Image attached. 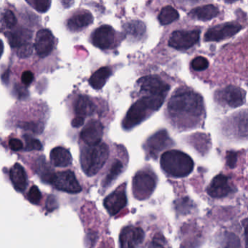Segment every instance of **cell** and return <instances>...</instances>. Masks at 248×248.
Instances as JSON below:
<instances>
[{"label": "cell", "mask_w": 248, "mask_h": 248, "mask_svg": "<svg viewBox=\"0 0 248 248\" xmlns=\"http://www.w3.org/2000/svg\"><path fill=\"white\" fill-rule=\"evenodd\" d=\"M50 160L55 167H65L72 163V156L66 149L58 147L51 151Z\"/></svg>", "instance_id": "obj_19"}, {"label": "cell", "mask_w": 248, "mask_h": 248, "mask_svg": "<svg viewBox=\"0 0 248 248\" xmlns=\"http://www.w3.org/2000/svg\"><path fill=\"white\" fill-rule=\"evenodd\" d=\"M227 164L230 168H234L237 165V154L234 151H228L227 153Z\"/></svg>", "instance_id": "obj_35"}, {"label": "cell", "mask_w": 248, "mask_h": 248, "mask_svg": "<svg viewBox=\"0 0 248 248\" xmlns=\"http://www.w3.org/2000/svg\"><path fill=\"white\" fill-rule=\"evenodd\" d=\"M93 16L89 11H80L76 13L74 16H71L67 22V26L70 30H81L87 27L89 25L92 24L93 22Z\"/></svg>", "instance_id": "obj_18"}, {"label": "cell", "mask_w": 248, "mask_h": 248, "mask_svg": "<svg viewBox=\"0 0 248 248\" xmlns=\"http://www.w3.org/2000/svg\"><path fill=\"white\" fill-rule=\"evenodd\" d=\"M200 39V31H175L170 35L169 46L179 50L189 49Z\"/></svg>", "instance_id": "obj_7"}, {"label": "cell", "mask_w": 248, "mask_h": 248, "mask_svg": "<svg viewBox=\"0 0 248 248\" xmlns=\"http://www.w3.org/2000/svg\"><path fill=\"white\" fill-rule=\"evenodd\" d=\"M237 133L242 137H248V114L238 116L236 119Z\"/></svg>", "instance_id": "obj_26"}, {"label": "cell", "mask_w": 248, "mask_h": 248, "mask_svg": "<svg viewBox=\"0 0 248 248\" xmlns=\"http://www.w3.org/2000/svg\"><path fill=\"white\" fill-rule=\"evenodd\" d=\"M231 190L228 177L224 175H218L213 179L207 192L212 198H221L229 195Z\"/></svg>", "instance_id": "obj_16"}, {"label": "cell", "mask_w": 248, "mask_h": 248, "mask_svg": "<svg viewBox=\"0 0 248 248\" xmlns=\"http://www.w3.org/2000/svg\"><path fill=\"white\" fill-rule=\"evenodd\" d=\"M103 135V125L97 120L90 121L81 132V138L87 146L100 144Z\"/></svg>", "instance_id": "obj_14"}, {"label": "cell", "mask_w": 248, "mask_h": 248, "mask_svg": "<svg viewBox=\"0 0 248 248\" xmlns=\"http://www.w3.org/2000/svg\"><path fill=\"white\" fill-rule=\"evenodd\" d=\"M218 13L219 10L215 5L208 4L193 9L189 13V16L197 20L207 21L217 17Z\"/></svg>", "instance_id": "obj_21"}, {"label": "cell", "mask_w": 248, "mask_h": 248, "mask_svg": "<svg viewBox=\"0 0 248 248\" xmlns=\"http://www.w3.org/2000/svg\"><path fill=\"white\" fill-rule=\"evenodd\" d=\"M9 147L13 151H17L23 148V142L17 138H11L9 141Z\"/></svg>", "instance_id": "obj_37"}, {"label": "cell", "mask_w": 248, "mask_h": 248, "mask_svg": "<svg viewBox=\"0 0 248 248\" xmlns=\"http://www.w3.org/2000/svg\"><path fill=\"white\" fill-rule=\"evenodd\" d=\"M144 238V233L141 228L126 227L120 234V245L122 248H135L141 244Z\"/></svg>", "instance_id": "obj_15"}, {"label": "cell", "mask_w": 248, "mask_h": 248, "mask_svg": "<svg viewBox=\"0 0 248 248\" xmlns=\"http://www.w3.org/2000/svg\"><path fill=\"white\" fill-rule=\"evenodd\" d=\"M142 92L147 93L148 96H160L166 98L170 86L155 76H147L138 81Z\"/></svg>", "instance_id": "obj_8"}, {"label": "cell", "mask_w": 248, "mask_h": 248, "mask_svg": "<svg viewBox=\"0 0 248 248\" xmlns=\"http://www.w3.org/2000/svg\"><path fill=\"white\" fill-rule=\"evenodd\" d=\"M124 166L122 162L119 160H116L112 165L110 170H109L108 174L106 176L105 180L103 182V186L104 188L108 187L116 179L118 176L122 173L123 170Z\"/></svg>", "instance_id": "obj_25"}, {"label": "cell", "mask_w": 248, "mask_h": 248, "mask_svg": "<svg viewBox=\"0 0 248 248\" xmlns=\"http://www.w3.org/2000/svg\"><path fill=\"white\" fill-rule=\"evenodd\" d=\"M177 10L171 6H166L162 9L158 16V20L161 25H168L179 18Z\"/></svg>", "instance_id": "obj_24"}, {"label": "cell", "mask_w": 248, "mask_h": 248, "mask_svg": "<svg viewBox=\"0 0 248 248\" xmlns=\"http://www.w3.org/2000/svg\"><path fill=\"white\" fill-rule=\"evenodd\" d=\"M125 186V184L122 185L105 199V208L110 215H116L126 205Z\"/></svg>", "instance_id": "obj_13"}, {"label": "cell", "mask_w": 248, "mask_h": 248, "mask_svg": "<svg viewBox=\"0 0 248 248\" xmlns=\"http://www.w3.org/2000/svg\"><path fill=\"white\" fill-rule=\"evenodd\" d=\"M109 156V148L106 144L87 146L81 153V168L87 176L98 173L106 164Z\"/></svg>", "instance_id": "obj_4"}, {"label": "cell", "mask_w": 248, "mask_h": 248, "mask_svg": "<svg viewBox=\"0 0 248 248\" xmlns=\"http://www.w3.org/2000/svg\"><path fill=\"white\" fill-rule=\"evenodd\" d=\"M208 61L206 58L202 56H198L194 58L191 63L192 68L195 71H203L208 67Z\"/></svg>", "instance_id": "obj_28"}, {"label": "cell", "mask_w": 248, "mask_h": 248, "mask_svg": "<svg viewBox=\"0 0 248 248\" xmlns=\"http://www.w3.org/2000/svg\"><path fill=\"white\" fill-rule=\"evenodd\" d=\"M10 180L15 189L18 192H23L27 186V175L24 168L19 163H16L10 170Z\"/></svg>", "instance_id": "obj_20"}, {"label": "cell", "mask_w": 248, "mask_h": 248, "mask_svg": "<svg viewBox=\"0 0 248 248\" xmlns=\"http://www.w3.org/2000/svg\"><path fill=\"white\" fill-rule=\"evenodd\" d=\"M242 26L238 23H228L214 26L208 29L205 34L207 42H218L234 36L241 30Z\"/></svg>", "instance_id": "obj_9"}, {"label": "cell", "mask_w": 248, "mask_h": 248, "mask_svg": "<svg viewBox=\"0 0 248 248\" xmlns=\"http://www.w3.org/2000/svg\"><path fill=\"white\" fill-rule=\"evenodd\" d=\"M84 123V118L80 117V116H77L73 119L71 122V125L74 128H79V127L82 126Z\"/></svg>", "instance_id": "obj_39"}, {"label": "cell", "mask_w": 248, "mask_h": 248, "mask_svg": "<svg viewBox=\"0 0 248 248\" xmlns=\"http://www.w3.org/2000/svg\"><path fill=\"white\" fill-rule=\"evenodd\" d=\"M220 95L221 99L232 108L239 107L245 102L244 92L235 86H228L221 92Z\"/></svg>", "instance_id": "obj_17"}, {"label": "cell", "mask_w": 248, "mask_h": 248, "mask_svg": "<svg viewBox=\"0 0 248 248\" xmlns=\"http://www.w3.org/2000/svg\"><path fill=\"white\" fill-rule=\"evenodd\" d=\"M26 144H27V149L29 150H36V151H39V150L42 149V145L41 144L40 141L37 139H34V138H26Z\"/></svg>", "instance_id": "obj_33"}, {"label": "cell", "mask_w": 248, "mask_h": 248, "mask_svg": "<svg viewBox=\"0 0 248 248\" xmlns=\"http://www.w3.org/2000/svg\"><path fill=\"white\" fill-rule=\"evenodd\" d=\"M116 33L111 26L104 25L96 29L92 36L93 45L102 50L110 49L114 45Z\"/></svg>", "instance_id": "obj_11"}, {"label": "cell", "mask_w": 248, "mask_h": 248, "mask_svg": "<svg viewBox=\"0 0 248 248\" xmlns=\"http://www.w3.org/2000/svg\"><path fill=\"white\" fill-rule=\"evenodd\" d=\"M3 52H4V44H3L2 41L0 39V58L2 55Z\"/></svg>", "instance_id": "obj_41"}, {"label": "cell", "mask_w": 248, "mask_h": 248, "mask_svg": "<svg viewBox=\"0 0 248 248\" xmlns=\"http://www.w3.org/2000/svg\"><path fill=\"white\" fill-rule=\"evenodd\" d=\"M110 74H111V71L110 68L108 67H103L93 74L89 80V83L93 88L95 90H100L106 84Z\"/></svg>", "instance_id": "obj_23"}, {"label": "cell", "mask_w": 248, "mask_h": 248, "mask_svg": "<svg viewBox=\"0 0 248 248\" xmlns=\"http://www.w3.org/2000/svg\"><path fill=\"white\" fill-rule=\"evenodd\" d=\"M165 98L160 96H145L137 100L128 109L124 119L123 127L125 129H131L141 123L147 118L149 112L160 109Z\"/></svg>", "instance_id": "obj_3"}, {"label": "cell", "mask_w": 248, "mask_h": 248, "mask_svg": "<svg viewBox=\"0 0 248 248\" xmlns=\"http://www.w3.org/2000/svg\"><path fill=\"white\" fill-rule=\"evenodd\" d=\"M1 20L4 26L7 28H13L16 26L17 23V19H16V16H15L13 12L11 10H7L2 13L1 16Z\"/></svg>", "instance_id": "obj_27"}, {"label": "cell", "mask_w": 248, "mask_h": 248, "mask_svg": "<svg viewBox=\"0 0 248 248\" xmlns=\"http://www.w3.org/2000/svg\"><path fill=\"white\" fill-rule=\"evenodd\" d=\"M168 109L174 117L199 118L203 112V102L200 95L191 90H181L170 98Z\"/></svg>", "instance_id": "obj_1"}, {"label": "cell", "mask_w": 248, "mask_h": 248, "mask_svg": "<svg viewBox=\"0 0 248 248\" xmlns=\"http://www.w3.org/2000/svg\"><path fill=\"white\" fill-rule=\"evenodd\" d=\"M171 139L169 138L167 131H160L152 135L146 142V152L149 157L156 158L160 151L170 147Z\"/></svg>", "instance_id": "obj_10"}, {"label": "cell", "mask_w": 248, "mask_h": 248, "mask_svg": "<svg viewBox=\"0 0 248 248\" xmlns=\"http://www.w3.org/2000/svg\"><path fill=\"white\" fill-rule=\"evenodd\" d=\"M74 111L77 116L84 118L94 113V105L88 97L81 96L76 100Z\"/></svg>", "instance_id": "obj_22"}, {"label": "cell", "mask_w": 248, "mask_h": 248, "mask_svg": "<svg viewBox=\"0 0 248 248\" xmlns=\"http://www.w3.org/2000/svg\"><path fill=\"white\" fill-rule=\"evenodd\" d=\"M49 183L58 190L68 193H78L81 191L79 183L71 170L54 173Z\"/></svg>", "instance_id": "obj_6"}, {"label": "cell", "mask_w": 248, "mask_h": 248, "mask_svg": "<svg viewBox=\"0 0 248 248\" xmlns=\"http://www.w3.org/2000/svg\"><path fill=\"white\" fill-rule=\"evenodd\" d=\"M32 4L33 8L37 10L39 13H46L49 7H50L51 1L49 0H34V1H29Z\"/></svg>", "instance_id": "obj_29"}, {"label": "cell", "mask_w": 248, "mask_h": 248, "mask_svg": "<svg viewBox=\"0 0 248 248\" xmlns=\"http://www.w3.org/2000/svg\"><path fill=\"white\" fill-rule=\"evenodd\" d=\"M34 80V75L30 71H25L21 76V82L24 85L29 86Z\"/></svg>", "instance_id": "obj_36"}, {"label": "cell", "mask_w": 248, "mask_h": 248, "mask_svg": "<svg viewBox=\"0 0 248 248\" xmlns=\"http://www.w3.org/2000/svg\"><path fill=\"white\" fill-rule=\"evenodd\" d=\"M57 201L54 197L50 196L48 198L47 204H46V208L49 211H53L57 208Z\"/></svg>", "instance_id": "obj_38"}, {"label": "cell", "mask_w": 248, "mask_h": 248, "mask_svg": "<svg viewBox=\"0 0 248 248\" xmlns=\"http://www.w3.org/2000/svg\"><path fill=\"white\" fill-rule=\"evenodd\" d=\"M32 52V47L31 44H25L23 46L19 48L17 51V55L21 58H26V57L30 56Z\"/></svg>", "instance_id": "obj_34"}, {"label": "cell", "mask_w": 248, "mask_h": 248, "mask_svg": "<svg viewBox=\"0 0 248 248\" xmlns=\"http://www.w3.org/2000/svg\"><path fill=\"white\" fill-rule=\"evenodd\" d=\"M28 199L33 204H38L40 202L42 199V194L37 186H33L31 188L28 194Z\"/></svg>", "instance_id": "obj_31"}, {"label": "cell", "mask_w": 248, "mask_h": 248, "mask_svg": "<svg viewBox=\"0 0 248 248\" xmlns=\"http://www.w3.org/2000/svg\"><path fill=\"white\" fill-rule=\"evenodd\" d=\"M156 179L152 173L147 171L138 172L133 179V193L137 199H147L154 192Z\"/></svg>", "instance_id": "obj_5"}, {"label": "cell", "mask_w": 248, "mask_h": 248, "mask_svg": "<svg viewBox=\"0 0 248 248\" xmlns=\"http://www.w3.org/2000/svg\"><path fill=\"white\" fill-rule=\"evenodd\" d=\"M226 248H240V240L235 234L227 233L225 237Z\"/></svg>", "instance_id": "obj_30"}, {"label": "cell", "mask_w": 248, "mask_h": 248, "mask_svg": "<svg viewBox=\"0 0 248 248\" xmlns=\"http://www.w3.org/2000/svg\"><path fill=\"white\" fill-rule=\"evenodd\" d=\"M160 165L167 174L174 178L186 177L194 168L192 158L178 150H170L163 153L160 157Z\"/></svg>", "instance_id": "obj_2"}, {"label": "cell", "mask_w": 248, "mask_h": 248, "mask_svg": "<svg viewBox=\"0 0 248 248\" xmlns=\"http://www.w3.org/2000/svg\"><path fill=\"white\" fill-rule=\"evenodd\" d=\"M243 226L244 227L245 234H246V248H248V218L243 220Z\"/></svg>", "instance_id": "obj_40"}, {"label": "cell", "mask_w": 248, "mask_h": 248, "mask_svg": "<svg viewBox=\"0 0 248 248\" xmlns=\"http://www.w3.org/2000/svg\"><path fill=\"white\" fill-rule=\"evenodd\" d=\"M55 37L49 29H41L37 32L35 39L34 48L40 57L47 56L53 50Z\"/></svg>", "instance_id": "obj_12"}, {"label": "cell", "mask_w": 248, "mask_h": 248, "mask_svg": "<svg viewBox=\"0 0 248 248\" xmlns=\"http://www.w3.org/2000/svg\"><path fill=\"white\" fill-rule=\"evenodd\" d=\"M166 240L161 234H156L151 243L149 245L148 248H166Z\"/></svg>", "instance_id": "obj_32"}]
</instances>
